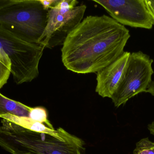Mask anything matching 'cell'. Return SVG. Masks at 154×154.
<instances>
[{
  "label": "cell",
  "mask_w": 154,
  "mask_h": 154,
  "mask_svg": "<svg viewBox=\"0 0 154 154\" xmlns=\"http://www.w3.org/2000/svg\"><path fill=\"white\" fill-rule=\"evenodd\" d=\"M130 37L129 30L111 17L87 16L63 43L62 63L75 73H97L123 54Z\"/></svg>",
  "instance_id": "1"
},
{
  "label": "cell",
  "mask_w": 154,
  "mask_h": 154,
  "mask_svg": "<svg viewBox=\"0 0 154 154\" xmlns=\"http://www.w3.org/2000/svg\"><path fill=\"white\" fill-rule=\"evenodd\" d=\"M0 146L12 154H86L83 140L69 133L66 141L2 118Z\"/></svg>",
  "instance_id": "2"
},
{
  "label": "cell",
  "mask_w": 154,
  "mask_h": 154,
  "mask_svg": "<svg viewBox=\"0 0 154 154\" xmlns=\"http://www.w3.org/2000/svg\"><path fill=\"white\" fill-rule=\"evenodd\" d=\"M48 15L39 0H0V25L32 43H38Z\"/></svg>",
  "instance_id": "3"
},
{
  "label": "cell",
  "mask_w": 154,
  "mask_h": 154,
  "mask_svg": "<svg viewBox=\"0 0 154 154\" xmlns=\"http://www.w3.org/2000/svg\"><path fill=\"white\" fill-rule=\"evenodd\" d=\"M0 47L11 62V73L17 85L30 82L38 76L44 46L32 43L0 25Z\"/></svg>",
  "instance_id": "4"
},
{
  "label": "cell",
  "mask_w": 154,
  "mask_h": 154,
  "mask_svg": "<svg viewBox=\"0 0 154 154\" xmlns=\"http://www.w3.org/2000/svg\"><path fill=\"white\" fill-rule=\"evenodd\" d=\"M153 62L142 52L130 54L117 89L111 98L115 107H119L139 93L146 92L154 73Z\"/></svg>",
  "instance_id": "5"
},
{
  "label": "cell",
  "mask_w": 154,
  "mask_h": 154,
  "mask_svg": "<svg viewBox=\"0 0 154 154\" xmlns=\"http://www.w3.org/2000/svg\"><path fill=\"white\" fill-rule=\"evenodd\" d=\"M86 8V5H81L66 12L55 8L49 10L48 23L39 44L48 49L63 45L69 34L82 21Z\"/></svg>",
  "instance_id": "6"
},
{
  "label": "cell",
  "mask_w": 154,
  "mask_h": 154,
  "mask_svg": "<svg viewBox=\"0 0 154 154\" xmlns=\"http://www.w3.org/2000/svg\"><path fill=\"white\" fill-rule=\"evenodd\" d=\"M122 25L151 29L153 21L144 0H94Z\"/></svg>",
  "instance_id": "7"
},
{
  "label": "cell",
  "mask_w": 154,
  "mask_h": 154,
  "mask_svg": "<svg viewBox=\"0 0 154 154\" xmlns=\"http://www.w3.org/2000/svg\"><path fill=\"white\" fill-rule=\"evenodd\" d=\"M130 54L125 52L118 58L97 72L95 90L100 96L112 97L121 80Z\"/></svg>",
  "instance_id": "8"
},
{
  "label": "cell",
  "mask_w": 154,
  "mask_h": 154,
  "mask_svg": "<svg viewBox=\"0 0 154 154\" xmlns=\"http://www.w3.org/2000/svg\"><path fill=\"white\" fill-rule=\"evenodd\" d=\"M0 118L9 120L23 128L30 131L50 135L64 142L66 141V138L69 133L61 127H59L56 130L51 129L49 127L46 126L44 124L36 122L31 119L30 118L26 117L5 115L0 116Z\"/></svg>",
  "instance_id": "9"
},
{
  "label": "cell",
  "mask_w": 154,
  "mask_h": 154,
  "mask_svg": "<svg viewBox=\"0 0 154 154\" xmlns=\"http://www.w3.org/2000/svg\"><path fill=\"white\" fill-rule=\"evenodd\" d=\"M32 107L10 99L0 93V116L11 115L29 117Z\"/></svg>",
  "instance_id": "10"
},
{
  "label": "cell",
  "mask_w": 154,
  "mask_h": 154,
  "mask_svg": "<svg viewBox=\"0 0 154 154\" xmlns=\"http://www.w3.org/2000/svg\"><path fill=\"white\" fill-rule=\"evenodd\" d=\"M11 74V61L6 52L0 47V89L7 83Z\"/></svg>",
  "instance_id": "11"
},
{
  "label": "cell",
  "mask_w": 154,
  "mask_h": 154,
  "mask_svg": "<svg viewBox=\"0 0 154 154\" xmlns=\"http://www.w3.org/2000/svg\"><path fill=\"white\" fill-rule=\"evenodd\" d=\"M48 113L45 108L36 107L32 108L29 114V117L36 122H39L42 124H45L51 129H54L53 126L48 119Z\"/></svg>",
  "instance_id": "12"
},
{
  "label": "cell",
  "mask_w": 154,
  "mask_h": 154,
  "mask_svg": "<svg viewBox=\"0 0 154 154\" xmlns=\"http://www.w3.org/2000/svg\"><path fill=\"white\" fill-rule=\"evenodd\" d=\"M134 154H154V143L148 138L141 139L137 143Z\"/></svg>",
  "instance_id": "13"
},
{
  "label": "cell",
  "mask_w": 154,
  "mask_h": 154,
  "mask_svg": "<svg viewBox=\"0 0 154 154\" xmlns=\"http://www.w3.org/2000/svg\"><path fill=\"white\" fill-rule=\"evenodd\" d=\"M79 2L76 0H60L59 2L53 8L60 11L66 12L74 10Z\"/></svg>",
  "instance_id": "14"
},
{
  "label": "cell",
  "mask_w": 154,
  "mask_h": 154,
  "mask_svg": "<svg viewBox=\"0 0 154 154\" xmlns=\"http://www.w3.org/2000/svg\"><path fill=\"white\" fill-rule=\"evenodd\" d=\"M43 8L46 11H48L55 7L60 0H39Z\"/></svg>",
  "instance_id": "15"
},
{
  "label": "cell",
  "mask_w": 154,
  "mask_h": 154,
  "mask_svg": "<svg viewBox=\"0 0 154 154\" xmlns=\"http://www.w3.org/2000/svg\"><path fill=\"white\" fill-rule=\"evenodd\" d=\"M144 2L150 15L154 19V0H144Z\"/></svg>",
  "instance_id": "16"
},
{
  "label": "cell",
  "mask_w": 154,
  "mask_h": 154,
  "mask_svg": "<svg viewBox=\"0 0 154 154\" xmlns=\"http://www.w3.org/2000/svg\"><path fill=\"white\" fill-rule=\"evenodd\" d=\"M148 128L151 134L154 135V121L148 125Z\"/></svg>",
  "instance_id": "17"
},
{
  "label": "cell",
  "mask_w": 154,
  "mask_h": 154,
  "mask_svg": "<svg viewBox=\"0 0 154 154\" xmlns=\"http://www.w3.org/2000/svg\"><path fill=\"white\" fill-rule=\"evenodd\" d=\"M153 21V25H154V19H152Z\"/></svg>",
  "instance_id": "18"
},
{
  "label": "cell",
  "mask_w": 154,
  "mask_h": 154,
  "mask_svg": "<svg viewBox=\"0 0 154 154\" xmlns=\"http://www.w3.org/2000/svg\"><path fill=\"white\" fill-rule=\"evenodd\" d=\"M26 154H32V153H28Z\"/></svg>",
  "instance_id": "19"
}]
</instances>
